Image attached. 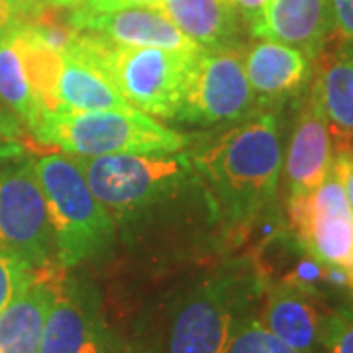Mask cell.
Instances as JSON below:
<instances>
[{"instance_id": "1", "label": "cell", "mask_w": 353, "mask_h": 353, "mask_svg": "<svg viewBox=\"0 0 353 353\" xmlns=\"http://www.w3.org/2000/svg\"><path fill=\"white\" fill-rule=\"evenodd\" d=\"M214 210L228 226L255 222L277 196L283 169L279 114L269 108L189 155Z\"/></svg>"}, {"instance_id": "2", "label": "cell", "mask_w": 353, "mask_h": 353, "mask_svg": "<svg viewBox=\"0 0 353 353\" xmlns=\"http://www.w3.org/2000/svg\"><path fill=\"white\" fill-rule=\"evenodd\" d=\"M75 43L99 65L116 90L139 112L175 120L202 50L171 51L120 46L77 30Z\"/></svg>"}, {"instance_id": "3", "label": "cell", "mask_w": 353, "mask_h": 353, "mask_svg": "<svg viewBox=\"0 0 353 353\" xmlns=\"http://www.w3.org/2000/svg\"><path fill=\"white\" fill-rule=\"evenodd\" d=\"M34 167L46 199L55 265L67 271L101 255L112 243L116 222L88 189L75 159L50 153L34 159Z\"/></svg>"}, {"instance_id": "4", "label": "cell", "mask_w": 353, "mask_h": 353, "mask_svg": "<svg viewBox=\"0 0 353 353\" xmlns=\"http://www.w3.org/2000/svg\"><path fill=\"white\" fill-rule=\"evenodd\" d=\"M32 136L67 155H173L189 139L139 110L46 114Z\"/></svg>"}, {"instance_id": "5", "label": "cell", "mask_w": 353, "mask_h": 353, "mask_svg": "<svg viewBox=\"0 0 353 353\" xmlns=\"http://www.w3.org/2000/svg\"><path fill=\"white\" fill-rule=\"evenodd\" d=\"M71 157L114 222L132 220L175 199L190 181L199 179L187 153Z\"/></svg>"}, {"instance_id": "6", "label": "cell", "mask_w": 353, "mask_h": 353, "mask_svg": "<svg viewBox=\"0 0 353 353\" xmlns=\"http://www.w3.org/2000/svg\"><path fill=\"white\" fill-rule=\"evenodd\" d=\"M261 290L257 273H224L208 279L179 304L171 330L169 353H228L243 310Z\"/></svg>"}, {"instance_id": "7", "label": "cell", "mask_w": 353, "mask_h": 353, "mask_svg": "<svg viewBox=\"0 0 353 353\" xmlns=\"http://www.w3.org/2000/svg\"><path fill=\"white\" fill-rule=\"evenodd\" d=\"M287 224L316 263L353 287V214L334 171L310 194L287 199Z\"/></svg>"}, {"instance_id": "8", "label": "cell", "mask_w": 353, "mask_h": 353, "mask_svg": "<svg viewBox=\"0 0 353 353\" xmlns=\"http://www.w3.org/2000/svg\"><path fill=\"white\" fill-rule=\"evenodd\" d=\"M0 245L36 269L55 265L48 208L34 159L0 161Z\"/></svg>"}, {"instance_id": "9", "label": "cell", "mask_w": 353, "mask_h": 353, "mask_svg": "<svg viewBox=\"0 0 353 353\" xmlns=\"http://www.w3.org/2000/svg\"><path fill=\"white\" fill-rule=\"evenodd\" d=\"M243 53L240 46L202 50L175 120L192 126H214L250 116L255 108V92L245 75Z\"/></svg>"}, {"instance_id": "10", "label": "cell", "mask_w": 353, "mask_h": 353, "mask_svg": "<svg viewBox=\"0 0 353 353\" xmlns=\"http://www.w3.org/2000/svg\"><path fill=\"white\" fill-rule=\"evenodd\" d=\"M39 353H106V330L94 292L79 281L57 275Z\"/></svg>"}, {"instance_id": "11", "label": "cell", "mask_w": 353, "mask_h": 353, "mask_svg": "<svg viewBox=\"0 0 353 353\" xmlns=\"http://www.w3.org/2000/svg\"><path fill=\"white\" fill-rule=\"evenodd\" d=\"M253 38L269 39L301 50L314 61L334 32L330 0H269L255 24Z\"/></svg>"}, {"instance_id": "12", "label": "cell", "mask_w": 353, "mask_h": 353, "mask_svg": "<svg viewBox=\"0 0 353 353\" xmlns=\"http://www.w3.org/2000/svg\"><path fill=\"white\" fill-rule=\"evenodd\" d=\"M69 24L81 32H94L120 46L171 51L202 50L185 34H181L159 10L148 6L104 14H83L73 10L69 16Z\"/></svg>"}, {"instance_id": "13", "label": "cell", "mask_w": 353, "mask_h": 353, "mask_svg": "<svg viewBox=\"0 0 353 353\" xmlns=\"http://www.w3.org/2000/svg\"><path fill=\"white\" fill-rule=\"evenodd\" d=\"M334 163L328 128L314 99L308 94L294 118L285 157V183L289 196H303L322 185Z\"/></svg>"}, {"instance_id": "14", "label": "cell", "mask_w": 353, "mask_h": 353, "mask_svg": "<svg viewBox=\"0 0 353 353\" xmlns=\"http://www.w3.org/2000/svg\"><path fill=\"white\" fill-rule=\"evenodd\" d=\"M324 318L308 287L281 281L267 290L261 324L292 352L316 353Z\"/></svg>"}, {"instance_id": "15", "label": "cell", "mask_w": 353, "mask_h": 353, "mask_svg": "<svg viewBox=\"0 0 353 353\" xmlns=\"http://www.w3.org/2000/svg\"><path fill=\"white\" fill-rule=\"evenodd\" d=\"M57 265L38 269L34 281L0 312V353H39L43 324L53 303Z\"/></svg>"}, {"instance_id": "16", "label": "cell", "mask_w": 353, "mask_h": 353, "mask_svg": "<svg viewBox=\"0 0 353 353\" xmlns=\"http://www.w3.org/2000/svg\"><path fill=\"white\" fill-rule=\"evenodd\" d=\"M75 41V39H73ZM134 110L116 90L108 77L87 53L69 46L63 53V67L55 87V112H106ZM53 112V114H55Z\"/></svg>"}, {"instance_id": "17", "label": "cell", "mask_w": 353, "mask_h": 353, "mask_svg": "<svg viewBox=\"0 0 353 353\" xmlns=\"http://www.w3.org/2000/svg\"><path fill=\"white\" fill-rule=\"evenodd\" d=\"M245 75L263 101L281 102L301 92L312 77V59L290 46L261 39L243 53Z\"/></svg>"}, {"instance_id": "18", "label": "cell", "mask_w": 353, "mask_h": 353, "mask_svg": "<svg viewBox=\"0 0 353 353\" xmlns=\"http://www.w3.org/2000/svg\"><path fill=\"white\" fill-rule=\"evenodd\" d=\"M310 97L326 122L332 150L353 157V57L343 50L324 57L310 85Z\"/></svg>"}, {"instance_id": "19", "label": "cell", "mask_w": 353, "mask_h": 353, "mask_svg": "<svg viewBox=\"0 0 353 353\" xmlns=\"http://www.w3.org/2000/svg\"><path fill=\"white\" fill-rule=\"evenodd\" d=\"M153 8L202 50L216 51L240 46L241 16L228 0H159Z\"/></svg>"}, {"instance_id": "20", "label": "cell", "mask_w": 353, "mask_h": 353, "mask_svg": "<svg viewBox=\"0 0 353 353\" xmlns=\"http://www.w3.org/2000/svg\"><path fill=\"white\" fill-rule=\"evenodd\" d=\"M0 104L30 132L41 120V108L26 75L20 51L10 38L0 43Z\"/></svg>"}, {"instance_id": "21", "label": "cell", "mask_w": 353, "mask_h": 353, "mask_svg": "<svg viewBox=\"0 0 353 353\" xmlns=\"http://www.w3.org/2000/svg\"><path fill=\"white\" fill-rule=\"evenodd\" d=\"M36 267L0 245V312L34 281Z\"/></svg>"}, {"instance_id": "22", "label": "cell", "mask_w": 353, "mask_h": 353, "mask_svg": "<svg viewBox=\"0 0 353 353\" xmlns=\"http://www.w3.org/2000/svg\"><path fill=\"white\" fill-rule=\"evenodd\" d=\"M228 353H296L277 340L269 330L261 324V320L248 318L240 324L234 334Z\"/></svg>"}, {"instance_id": "23", "label": "cell", "mask_w": 353, "mask_h": 353, "mask_svg": "<svg viewBox=\"0 0 353 353\" xmlns=\"http://www.w3.org/2000/svg\"><path fill=\"white\" fill-rule=\"evenodd\" d=\"M322 345L328 353H353V308H340L324 318Z\"/></svg>"}, {"instance_id": "24", "label": "cell", "mask_w": 353, "mask_h": 353, "mask_svg": "<svg viewBox=\"0 0 353 353\" xmlns=\"http://www.w3.org/2000/svg\"><path fill=\"white\" fill-rule=\"evenodd\" d=\"M24 157L20 124L12 114L0 112V161Z\"/></svg>"}, {"instance_id": "25", "label": "cell", "mask_w": 353, "mask_h": 353, "mask_svg": "<svg viewBox=\"0 0 353 353\" xmlns=\"http://www.w3.org/2000/svg\"><path fill=\"white\" fill-rule=\"evenodd\" d=\"M157 4L159 0H83L73 10L83 14H104L124 10V8H141V6L153 8Z\"/></svg>"}, {"instance_id": "26", "label": "cell", "mask_w": 353, "mask_h": 353, "mask_svg": "<svg viewBox=\"0 0 353 353\" xmlns=\"http://www.w3.org/2000/svg\"><path fill=\"white\" fill-rule=\"evenodd\" d=\"M332 16H334V32L336 36L352 43L353 41V0H330Z\"/></svg>"}, {"instance_id": "27", "label": "cell", "mask_w": 353, "mask_h": 353, "mask_svg": "<svg viewBox=\"0 0 353 353\" xmlns=\"http://www.w3.org/2000/svg\"><path fill=\"white\" fill-rule=\"evenodd\" d=\"M332 171L340 179L343 192H345V199H347V204H350L353 214V157H350V155H336L334 163H332Z\"/></svg>"}, {"instance_id": "28", "label": "cell", "mask_w": 353, "mask_h": 353, "mask_svg": "<svg viewBox=\"0 0 353 353\" xmlns=\"http://www.w3.org/2000/svg\"><path fill=\"white\" fill-rule=\"evenodd\" d=\"M22 26V18L12 0H0V43L14 36V32Z\"/></svg>"}, {"instance_id": "29", "label": "cell", "mask_w": 353, "mask_h": 353, "mask_svg": "<svg viewBox=\"0 0 353 353\" xmlns=\"http://www.w3.org/2000/svg\"><path fill=\"white\" fill-rule=\"evenodd\" d=\"M228 2L238 10V14L248 24L252 26L257 22V18L261 16L269 0H228Z\"/></svg>"}, {"instance_id": "30", "label": "cell", "mask_w": 353, "mask_h": 353, "mask_svg": "<svg viewBox=\"0 0 353 353\" xmlns=\"http://www.w3.org/2000/svg\"><path fill=\"white\" fill-rule=\"evenodd\" d=\"M14 6L18 8V12H20V18H22V24L28 22V20H32L39 10H43L50 2L48 0H12Z\"/></svg>"}, {"instance_id": "31", "label": "cell", "mask_w": 353, "mask_h": 353, "mask_svg": "<svg viewBox=\"0 0 353 353\" xmlns=\"http://www.w3.org/2000/svg\"><path fill=\"white\" fill-rule=\"evenodd\" d=\"M48 2L51 6H57V8H75L83 0H48Z\"/></svg>"}, {"instance_id": "32", "label": "cell", "mask_w": 353, "mask_h": 353, "mask_svg": "<svg viewBox=\"0 0 353 353\" xmlns=\"http://www.w3.org/2000/svg\"><path fill=\"white\" fill-rule=\"evenodd\" d=\"M343 53H347L350 57H353V41H352V43H347V46L343 48Z\"/></svg>"}, {"instance_id": "33", "label": "cell", "mask_w": 353, "mask_h": 353, "mask_svg": "<svg viewBox=\"0 0 353 353\" xmlns=\"http://www.w3.org/2000/svg\"><path fill=\"white\" fill-rule=\"evenodd\" d=\"M0 112H8V110H4V108H2V104H0ZM10 114V112H8Z\"/></svg>"}]
</instances>
